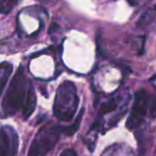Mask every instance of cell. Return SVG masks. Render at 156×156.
I'll list each match as a JSON object with an SVG mask.
<instances>
[{
    "label": "cell",
    "instance_id": "10",
    "mask_svg": "<svg viewBox=\"0 0 156 156\" xmlns=\"http://www.w3.org/2000/svg\"><path fill=\"white\" fill-rule=\"evenodd\" d=\"M151 112H152L153 115H155L156 114V100L154 101V103H153V105H152V110H151Z\"/></svg>",
    "mask_w": 156,
    "mask_h": 156
},
{
    "label": "cell",
    "instance_id": "3",
    "mask_svg": "<svg viewBox=\"0 0 156 156\" xmlns=\"http://www.w3.org/2000/svg\"><path fill=\"white\" fill-rule=\"evenodd\" d=\"M61 133V127L48 124L35 136L27 156H46L56 145Z\"/></svg>",
    "mask_w": 156,
    "mask_h": 156
},
{
    "label": "cell",
    "instance_id": "6",
    "mask_svg": "<svg viewBox=\"0 0 156 156\" xmlns=\"http://www.w3.org/2000/svg\"><path fill=\"white\" fill-rule=\"evenodd\" d=\"M10 139L7 133L0 128V156H7L10 152Z\"/></svg>",
    "mask_w": 156,
    "mask_h": 156
},
{
    "label": "cell",
    "instance_id": "2",
    "mask_svg": "<svg viewBox=\"0 0 156 156\" xmlns=\"http://www.w3.org/2000/svg\"><path fill=\"white\" fill-rule=\"evenodd\" d=\"M27 79L22 67H19L13 77L3 101V110L6 115H14L24 103L27 94Z\"/></svg>",
    "mask_w": 156,
    "mask_h": 156
},
{
    "label": "cell",
    "instance_id": "5",
    "mask_svg": "<svg viewBox=\"0 0 156 156\" xmlns=\"http://www.w3.org/2000/svg\"><path fill=\"white\" fill-rule=\"evenodd\" d=\"M37 105V95L32 87L28 88L27 90L26 98L22 106V114L25 120L28 119L34 112Z\"/></svg>",
    "mask_w": 156,
    "mask_h": 156
},
{
    "label": "cell",
    "instance_id": "7",
    "mask_svg": "<svg viewBox=\"0 0 156 156\" xmlns=\"http://www.w3.org/2000/svg\"><path fill=\"white\" fill-rule=\"evenodd\" d=\"M83 112H84V110L82 109L80 113L78 115L76 121L71 125H69L66 127H61V133H64L67 136H71V135L75 134L80 128V122H81V119L83 116Z\"/></svg>",
    "mask_w": 156,
    "mask_h": 156
},
{
    "label": "cell",
    "instance_id": "9",
    "mask_svg": "<svg viewBox=\"0 0 156 156\" xmlns=\"http://www.w3.org/2000/svg\"><path fill=\"white\" fill-rule=\"evenodd\" d=\"M58 26L56 24V23H53V24H51V26L49 27V30H48V33L50 34V33H53V32H55L57 29H58Z\"/></svg>",
    "mask_w": 156,
    "mask_h": 156
},
{
    "label": "cell",
    "instance_id": "1",
    "mask_svg": "<svg viewBox=\"0 0 156 156\" xmlns=\"http://www.w3.org/2000/svg\"><path fill=\"white\" fill-rule=\"evenodd\" d=\"M79 106V97L76 86L73 82L66 80L57 90L53 112L57 119L62 122H69L75 116Z\"/></svg>",
    "mask_w": 156,
    "mask_h": 156
},
{
    "label": "cell",
    "instance_id": "8",
    "mask_svg": "<svg viewBox=\"0 0 156 156\" xmlns=\"http://www.w3.org/2000/svg\"><path fill=\"white\" fill-rule=\"evenodd\" d=\"M116 108H117V101L115 99H112L101 105L100 109V116L106 114V113H110L113 112Z\"/></svg>",
    "mask_w": 156,
    "mask_h": 156
},
{
    "label": "cell",
    "instance_id": "4",
    "mask_svg": "<svg viewBox=\"0 0 156 156\" xmlns=\"http://www.w3.org/2000/svg\"><path fill=\"white\" fill-rule=\"evenodd\" d=\"M149 96L144 90L135 93L133 104L126 122V128L130 131L137 129L144 122L148 109Z\"/></svg>",
    "mask_w": 156,
    "mask_h": 156
}]
</instances>
